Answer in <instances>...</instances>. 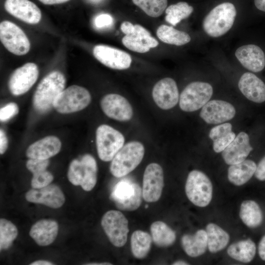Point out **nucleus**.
Returning a JSON list of instances; mask_svg holds the SVG:
<instances>
[{
    "label": "nucleus",
    "mask_w": 265,
    "mask_h": 265,
    "mask_svg": "<svg viewBox=\"0 0 265 265\" xmlns=\"http://www.w3.org/2000/svg\"><path fill=\"white\" fill-rule=\"evenodd\" d=\"M254 3L258 9L265 12V0H254Z\"/></svg>",
    "instance_id": "48"
},
{
    "label": "nucleus",
    "mask_w": 265,
    "mask_h": 265,
    "mask_svg": "<svg viewBox=\"0 0 265 265\" xmlns=\"http://www.w3.org/2000/svg\"><path fill=\"white\" fill-rule=\"evenodd\" d=\"M239 215L242 221L251 228L260 226L263 220L260 206L253 200H245L241 203Z\"/></svg>",
    "instance_id": "29"
},
{
    "label": "nucleus",
    "mask_w": 265,
    "mask_h": 265,
    "mask_svg": "<svg viewBox=\"0 0 265 265\" xmlns=\"http://www.w3.org/2000/svg\"><path fill=\"white\" fill-rule=\"evenodd\" d=\"M157 35L162 42L178 46L185 45L191 40L188 33L165 25H162L158 28Z\"/></svg>",
    "instance_id": "32"
},
{
    "label": "nucleus",
    "mask_w": 265,
    "mask_h": 265,
    "mask_svg": "<svg viewBox=\"0 0 265 265\" xmlns=\"http://www.w3.org/2000/svg\"><path fill=\"white\" fill-rule=\"evenodd\" d=\"M236 114V110L230 103L219 100L208 102L200 113V117L206 123L218 124L232 119Z\"/></svg>",
    "instance_id": "16"
},
{
    "label": "nucleus",
    "mask_w": 265,
    "mask_h": 265,
    "mask_svg": "<svg viewBox=\"0 0 265 265\" xmlns=\"http://www.w3.org/2000/svg\"><path fill=\"white\" fill-rule=\"evenodd\" d=\"M97 165L90 154L83 155L80 160L74 159L68 171V179L74 186H80L86 191L91 190L97 183Z\"/></svg>",
    "instance_id": "4"
},
{
    "label": "nucleus",
    "mask_w": 265,
    "mask_h": 265,
    "mask_svg": "<svg viewBox=\"0 0 265 265\" xmlns=\"http://www.w3.org/2000/svg\"><path fill=\"white\" fill-rule=\"evenodd\" d=\"M252 150L248 135L241 132L222 152V156L226 163L234 164L244 160Z\"/></svg>",
    "instance_id": "21"
},
{
    "label": "nucleus",
    "mask_w": 265,
    "mask_h": 265,
    "mask_svg": "<svg viewBox=\"0 0 265 265\" xmlns=\"http://www.w3.org/2000/svg\"><path fill=\"white\" fill-rule=\"evenodd\" d=\"M164 186L162 167L158 163L148 164L143 177L142 195L147 202H155L160 198Z\"/></svg>",
    "instance_id": "12"
},
{
    "label": "nucleus",
    "mask_w": 265,
    "mask_h": 265,
    "mask_svg": "<svg viewBox=\"0 0 265 265\" xmlns=\"http://www.w3.org/2000/svg\"><path fill=\"white\" fill-rule=\"evenodd\" d=\"M208 249L211 253H216L224 249L228 244L229 235L217 225L211 223L206 228Z\"/></svg>",
    "instance_id": "28"
},
{
    "label": "nucleus",
    "mask_w": 265,
    "mask_h": 265,
    "mask_svg": "<svg viewBox=\"0 0 265 265\" xmlns=\"http://www.w3.org/2000/svg\"><path fill=\"white\" fill-rule=\"evenodd\" d=\"M28 202L41 204L52 208H58L65 202L64 195L60 188L55 185H49L39 188H32L26 194Z\"/></svg>",
    "instance_id": "18"
},
{
    "label": "nucleus",
    "mask_w": 265,
    "mask_h": 265,
    "mask_svg": "<svg viewBox=\"0 0 265 265\" xmlns=\"http://www.w3.org/2000/svg\"><path fill=\"white\" fill-rule=\"evenodd\" d=\"M236 134L233 132L213 140V149L216 153L222 152L235 139Z\"/></svg>",
    "instance_id": "38"
},
{
    "label": "nucleus",
    "mask_w": 265,
    "mask_h": 265,
    "mask_svg": "<svg viewBox=\"0 0 265 265\" xmlns=\"http://www.w3.org/2000/svg\"><path fill=\"white\" fill-rule=\"evenodd\" d=\"M259 255L263 261H265V235L261 239L258 246Z\"/></svg>",
    "instance_id": "46"
},
{
    "label": "nucleus",
    "mask_w": 265,
    "mask_h": 265,
    "mask_svg": "<svg viewBox=\"0 0 265 265\" xmlns=\"http://www.w3.org/2000/svg\"><path fill=\"white\" fill-rule=\"evenodd\" d=\"M0 39L5 48L14 54L23 55L30 50V44L25 32L10 21L0 23Z\"/></svg>",
    "instance_id": "11"
},
{
    "label": "nucleus",
    "mask_w": 265,
    "mask_h": 265,
    "mask_svg": "<svg viewBox=\"0 0 265 265\" xmlns=\"http://www.w3.org/2000/svg\"><path fill=\"white\" fill-rule=\"evenodd\" d=\"M113 22L112 16L108 14H101L95 17L94 25L97 28H104L111 26Z\"/></svg>",
    "instance_id": "42"
},
{
    "label": "nucleus",
    "mask_w": 265,
    "mask_h": 265,
    "mask_svg": "<svg viewBox=\"0 0 265 265\" xmlns=\"http://www.w3.org/2000/svg\"><path fill=\"white\" fill-rule=\"evenodd\" d=\"M256 247L251 239L240 240L230 245L227 253L232 258L240 262L247 263L254 258Z\"/></svg>",
    "instance_id": "30"
},
{
    "label": "nucleus",
    "mask_w": 265,
    "mask_h": 265,
    "mask_svg": "<svg viewBox=\"0 0 265 265\" xmlns=\"http://www.w3.org/2000/svg\"></svg>",
    "instance_id": "53"
},
{
    "label": "nucleus",
    "mask_w": 265,
    "mask_h": 265,
    "mask_svg": "<svg viewBox=\"0 0 265 265\" xmlns=\"http://www.w3.org/2000/svg\"><path fill=\"white\" fill-rule=\"evenodd\" d=\"M256 167L255 162L250 159L230 165L228 169V179L235 186H242L252 178Z\"/></svg>",
    "instance_id": "27"
},
{
    "label": "nucleus",
    "mask_w": 265,
    "mask_h": 265,
    "mask_svg": "<svg viewBox=\"0 0 265 265\" xmlns=\"http://www.w3.org/2000/svg\"><path fill=\"white\" fill-rule=\"evenodd\" d=\"M193 11V7L187 2H179L166 8L165 20L172 26H175L182 20L189 17Z\"/></svg>",
    "instance_id": "34"
},
{
    "label": "nucleus",
    "mask_w": 265,
    "mask_h": 265,
    "mask_svg": "<svg viewBox=\"0 0 265 265\" xmlns=\"http://www.w3.org/2000/svg\"><path fill=\"white\" fill-rule=\"evenodd\" d=\"M93 53L101 63L113 69H128L132 63L131 57L128 53L106 45H96Z\"/></svg>",
    "instance_id": "15"
},
{
    "label": "nucleus",
    "mask_w": 265,
    "mask_h": 265,
    "mask_svg": "<svg viewBox=\"0 0 265 265\" xmlns=\"http://www.w3.org/2000/svg\"><path fill=\"white\" fill-rule=\"evenodd\" d=\"M152 96L155 102L160 108L166 110L173 108L179 101L176 82L170 78L160 80L154 85Z\"/></svg>",
    "instance_id": "17"
},
{
    "label": "nucleus",
    "mask_w": 265,
    "mask_h": 265,
    "mask_svg": "<svg viewBox=\"0 0 265 265\" xmlns=\"http://www.w3.org/2000/svg\"><path fill=\"white\" fill-rule=\"evenodd\" d=\"M58 231L57 223L52 219H41L31 227L30 236L40 246H47L55 239Z\"/></svg>",
    "instance_id": "25"
},
{
    "label": "nucleus",
    "mask_w": 265,
    "mask_h": 265,
    "mask_svg": "<svg viewBox=\"0 0 265 265\" xmlns=\"http://www.w3.org/2000/svg\"><path fill=\"white\" fill-rule=\"evenodd\" d=\"M4 8L10 14L28 24H37L41 19L40 9L29 0H6Z\"/></svg>",
    "instance_id": "19"
},
{
    "label": "nucleus",
    "mask_w": 265,
    "mask_h": 265,
    "mask_svg": "<svg viewBox=\"0 0 265 265\" xmlns=\"http://www.w3.org/2000/svg\"><path fill=\"white\" fill-rule=\"evenodd\" d=\"M152 237L147 232L136 230L131 238V246L133 256L139 259L145 258L149 253L152 244Z\"/></svg>",
    "instance_id": "33"
},
{
    "label": "nucleus",
    "mask_w": 265,
    "mask_h": 265,
    "mask_svg": "<svg viewBox=\"0 0 265 265\" xmlns=\"http://www.w3.org/2000/svg\"><path fill=\"white\" fill-rule=\"evenodd\" d=\"M232 126L229 123L217 125L210 130L209 137L213 141L232 132Z\"/></svg>",
    "instance_id": "40"
},
{
    "label": "nucleus",
    "mask_w": 265,
    "mask_h": 265,
    "mask_svg": "<svg viewBox=\"0 0 265 265\" xmlns=\"http://www.w3.org/2000/svg\"><path fill=\"white\" fill-rule=\"evenodd\" d=\"M238 86L249 100L257 103L265 101V84L255 74L246 72L240 77Z\"/></svg>",
    "instance_id": "23"
},
{
    "label": "nucleus",
    "mask_w": 265,
    "mask_h": 265,
    "mask_svg": "<svg viewBox=\"0 0 265 265\" xmlns=\"http://www.w3.org/2000/svg\"><path fill=\"white\" fill-rule=\"evenodd\" d=\"M39 70L34 63L28 62L16 69L9 80L11 93L19 96L27 92L38 79Z\"/></svg>",
    "instance_id": "13"
},
{
    "label": "nucleus",
    "mask_w": 265,
    "mask_h": 265,
    "mask_svg": "<svg viewBox=\"0 0 265 265\" xmlns=\"http://www.w3.org/2000/svg\"><path fill=\"white\" fill-rule=\"evenodd\" d=\"M124 135L110 126H99L96 132L97 151L99 158L103 161L111 160L124 146Z\"/></svg>",
    "instance_id": "7"
},
{
    "label": "nucleus",
    "mask_w": 265,
    "mask_h": 265,
    "mask_svg": "<svg viewBox=\"0 0 265 265\" xmlns=\"http://www.w3.org/2000/svg\"><path fill=\"white\" fill-rule=\"evenodd\" d=\"M87 265H111V264H110L109 263H100V264H97V263H96V264H94V263H92V264H88Z\"/></svg>",
    "instance_id": "51"
},
{
    "label": "nucleus",
    "mask_w": 265,
    "mask_h": 265,
    "mask_svg": "<svg viewBox=\"0 0 265 265\" xmlns=\"http://www.w3.org/2000/svg\"><path fill=\"white\" fill-rule=\"evenodd\" d=\"M53 179V175L46 170L33 174L31 185L33 188L43 187L50 185Z\"/></svg>",
    "instance_id": "37"
},
{
    "label": "nucleus",
    "mask_w": 265,
    "mask_h": 265,
    "mask_svg": "<svg viewBox=\"0 0 265 265\" xmlns=\"http://www.w3.org/2000/svg\"><path fill=\"white\" fill-rule=\"evenodd\" d=\"M254 175L258 180L261 181H265V156L257 165Z\"/></svg>",
    "instance_id": "43"
},
{
    "label": "nucleus",
    "mask_w": 265,
    "mask_h": 265,
    "mask_svg": "<svg viewBox=\"0 0 265 265\" xmlns=\"http://www.w3.org/2000/svg\"><path fill=\"white\" fill-rule=\"evenodd\" d=\"M172 265H189V264L185 261L179 260V261H177L174 262Z\"/></svg>",
    "instance_id": "50"
},
{
    "label": "nucleus",
    "mask_w": 265,
    "mask_h": 265,
    "mask_svg": "<svg viewBox=\"0 0 265 265\" xmlns=\"http://www.w3.org/2000/svg\"><path fill=\"white\" fill-rule=\"evenodd\" d=\"M142 197V189L137 184L124 181L116 184L110 196L118 209L129 212L139 207Z\"/></svg>",
    "instance_id": "10"
},
{
    "label": "nucleus",
    "mask_w": 265,
    "mask_h": 265,
    "mask_svg": "<svg viewBox=\"0 0 265 265\" xmlns=\"http://www.w3.org/2000/svg\"><path fill=\"white\" fill-rule=\"evenodd\" d=\"M19 107L15 103H10L0 109V120L6 121L18 113Z\"/></svg>",
    "instance_id": "41"
},
{
    "label": "nucleus",
    "mask_w": 265,
    "mask_h": 265,
    "mask_svg": "<svg viewBox=\"0 0 265 265\" xmlns=\"http://www.w3.org/2000/svg\"><path fill=\"white\" fill-rule=\"evenodd\" d=\"M91 100V95L86 88L73 85L58 95L53 103V107L60 113H71L83 109L89 105Z\"/></svg>",
    "instance_id": "6"
},
{
    "label": "nucleus",
    "mask_w": 265,
    "mask_h": 265,
    "mask_svg": "<svg viewBox=\"0 0 265 265\" xmlns=\"http://www.w3.org/2000/svg\"><path fill=\"white\" fill-rule=\"evenodd\" d=\"M8 146V139L4 132L0 130V153L3 154L6 151Z\"/></svg>",
    "instance_id": "44"
},
{
    "label": "nucleus",
    "mask_w": 265,
    "mask_h": 265,
    "mask_svg": "<svg viewBox=\"0 0 265 265\" xmlns=\"http://www.w3.org/2000/svg\"><path fill=\"white\" fill-rule=\"evenodd\" d=\"M45 4L51 5L66 2L70 0H39Z\"/></svg>",
    "instance_id": "47"
},
{
    "label": "nucleus",
    "mask_w": 265,
    "mask_h": 265,
    "mask_svg": "<svg viewBox=\"0 0 265 265\" xmlns=\"http://www.w3.org/2000/svg\"><path fill=\"white\" fill-rule=\"evenodd\" d=\"M144 152L143 145L138 141H133L126 144L111 160V173L117 178L127 175L140 164Z\"/></svg>",
    "instance_id": "3"
},
{
    "label": "nucleus",
    "mask_w": 265,
    "mask_h": 265,
    "mask_svg": "<svg viewBox=\"0 0 265 265\" xmlns=\"http://www.w3.org/2000/svg\"><path fill=\"white\" fill-rule=\"evenodd\" d=\"M235 55L244 68L252 72H261L265 67L264 52L256 45H245L239 47L235 52Z\"/></svg>",
    "instance_id": "22"
},
{
    "label": "nucleus",
    "mask_w": 265,
    "mask_h": 265,
    "mask_svg": "<svg viewBox=\"0 0 265 265\" xmlns=\"http://www.w3.org/2000/svg\"><path fill=\"white\" fill-rule=\"evenodd\" d=\"M133 3L152 17L160 16L166 9L167 0H132Z\"/></svg>",
    "instance_id": "36"
},
{
    "label": "nucleus",
    "mask_w": 265,
    "mask_h": 265,
    "mask_svg": "<svg viewBox=\"0 0 265 265\" xmlns=\"http://www.w3.org/2000/svg\"><path fill=\"white\" fill-rule=\"evenodd\" d=\"M66 79L64 75L57 71H53L40 82L33 97V105L38 112L43 113L53 106L58 95L64 90Z\"/></svg>",
    "instance_id": "1"
},
{
    "label": "nucleus",
    "mask_w": 265,
    "mask_h": 265,
    "mask_svg": "<svg viewBox=\"0 0 265 265\" xmlns=\"http://www.w3.org/2000/svg\"><path fill=\"white\" fill-rule=\"evenodd\" d=\"M101 225L110 242L115 246H123L127 240L129 231L128 221L120 211L110 210L106 212Z\"/></svg>",
    "instance_id": "9"
},
{
    "label": "nucleus",
    "mask_w": 265,
    "mask_h": 265,
    "mask_svg": "<svg viewBox=\"0 0 265 265\" xmlns=\"http://www.w3.org/2000/svg\"><path fill=\"white\" fill-rule=\"evenodd\" d=\"M147 207H148V205H146L145 208H147Z\"/></svg>",
    "instance_id": "52"
},
{
    "label": "nucleus",
    "mask_w": 265,
    "mask_h": 265,
    "mask_svg": "<svg viewBox=\"0 0 265 265\" xmlns=\"http://www.w3.org/2000/svg\"><path fill=\"white\" fill-rule=\"evenodd\" d=\"M100 105L105 114L114 120L126 121L132 117L133 110L131 104L125 97L119 94L106 95L102 99Z\"/></svg>",
    "instance_id": "14"
},
{
    "label": "nucleus",
    "mask_w": 265,
    "mask_h": 265,
    "mask_svg": "<svg viewBox=\"0 0 265 265\" xmlns=\"http://www.w3.org/2000/svg\"><path fill=\"white\" fill-rule=\"evenodd\" d=\"M150 231L154 243L159 247L169 246L176 240L175 232L161 221L153 222L151 225Z\"/></svg>",
    "instance_id": "31"
},
{
    "label": "nucleus",
    "mask_w": 265,
    "mask_h": 265,
    "mask_svg": "<svg viewBox=\"0 0 265 265\" xmlns=\"http://www.w3.org/2000/svg\"><path fill=\"white\" fill-rule=\"evenodd\" d=\"M185 191L188 199L194 205L205 207L212 200V185L209 177L204 173L194 170L188 175Z\"/></svg>",
    "instance_id": "5"
},
{
    "label": "nucleus",
    "mask_w": 265,
    "mask_h": 265,
    "mask_svg": "<svg viewBox=\"0 0 265 265\" xmlns=\"http://www.w3.org/2000/svg\"><path fill=\"white\" fill-rule=\"evenodd\" d=\"M120 28L125 35H128L133 32L134 29V25L130 22L125 21L121 24Z\"/></svg>",
    "instance_id": "45"
},
{
    "label": "nucleus",
    "mask_w": 265,
    "mask_h": 265,
    "mask_svg": "<svg viewBox=\"0 0 265 265\" xmlns=\"http://www.w3.org/2000/svg\"><path fill=\"white\" fill-rule=\"evenodd\" d=\"M123 45L128 49L139 53H144L159 45L158 41L140 25H135L132 33L125 35L122 39Z\"/></svg>",
    "instance_id": "20"
},
{
    "label": "nucleus",
    "mask_w": 265,
    "mask_h": 265,
    "mask_svg": "<svg viewBox=\"0 0 265 265\" xmlns=\"http://www.w3.org/2000/svg\"><path fill=\"white\" fill-rule=\"evenodd\" d=\"M236 15V9L233 3L225 2L218 4L204 18L203 30L211 37L221 36L232 28Z\"/></svg>",
    "instance_id": "2"
},
{
    "label": "nucleus",
    "mask_w": 265,
    "mask_h": 265,
    "mask_svg": "<svg viewBox=\"0 0 265 265\" xmlns=\"http://www.w3.org/2000/svg\"><path fill=\"white\" fill-rule=\"evenodd\" d=\"M61 143L55 136L45 137L31 144L26 151L29 159H48L59 153Z\"/></svg>",
    "instance_id": "24"
},
{
    "label": "nucleus",
    "mask_w": 265,
    "mask_h": 265,
    "mask_svg": "<svg viewBox=\"0 0 265 265\" xmlns=\"http://www.w3.org/2000/svg\"><path fill=\"white\" fill-rule=\"evenodd\" d=\"M18 235L16 226L11 221L3 218L0 220V249H7L11 246Z\"/></svg>",
    "instance_id": "35"
},
{
    "label": "nucleus",
    "mask_w": 265,
    "mask_h": 265,
    "mask_svg": "<svg viewBox=\"0 0 265 265\" xmlns=\"http://www.w3.org/2000/svg\"><path fill=\"white\" fill-rule=\"evenodd\" d=\"M49 164V159H29L26 163L27 169L33 174L45 171Z\"/></svg>",
    "instance_id": "39"
},
{
    "label": "nucleus",
    "mask_w": 265,
    "mask_h": 265,
    "mask_svg": "<svg viewBox=\"0 0 265 265\" xmlns=\"http://www.w3.org/2000/svg\"><path fill=\"white\" fill-rule=\"evenodd\" d=\"M182 247L186 253L191 257L203 255L208 247L206 231L199 230L193 235L185 234L181 238Z\"/></svg>",
    "instance_id": "26"
},
{
    "label": "nucleus",
    "mask_w": 265,
    "mask_h": 265,
    "mask_svg": "<svg viewBox=\"0 0 265 265\" xmlns=\"http://www.w3.org/2000/svg\"><path fill=\"white\" fill-rule=\"evenodd\" d=\"M53 265L52 263L44 260H38L35 261L31 264L30 265Z\"/></svg>",
    "instance_id": "49"
},
{
    "label": "nucleus",
    "mask_w": 265,
    "mask_h": 265,
    "mask_svg": "<svg viewBox=\"0 0 265 265\" xmlns=\"http://www.w3.org/2000/svg\"><path fill=\"white\" fill-rule=\"evenodd\" d=\"M213 89L209 83L194 81L188 84L182 92L179 106L186 112H192L202 107L212 96Z\"/></svg>",
    "instance_id": "8"
}]
</instances>
